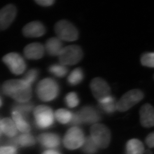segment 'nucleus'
<instances>
[{
    "mask_svg": "<svg viewBox=\"0 0 154 154\" xmlns=\"http://www.w3.org/2000/svg\"><path fill=\"white\" fill-rule=\"evenodd\" d=\"M2 91L18 103H26L32 97L31 86L23 79H11L2 85Z\"/></svg>",
    "mask_w": 154,
    "mask_h": 154,
    "instance_id": "obj_1",
    "label": "nucleus"
},
{
    "mask_svg": "<svg viewBox=\"0 0 154 154\" xmlns=\"http://www.w3.org/2000/svg\"><path fill=\"white\" fill-rule=\"evenodd\" d=\"M59 93V85L52 78H47L42 79L37 87V94L39 98L45 102H50L56 99Z\"/></svg>",
    "mask_w": 154,
    "mask_h": 154,
    "instance_id": "obj_2",
    "label": "nucleus"
},
{
    "mask_svg": "<svg viewBox=\"0 0 154 154\" xmlns=\"http://www.w3.org/2000/svg\"><path fill=\"white\" fill-rule=\"evenodd\" d=\"M35 123L40 129H45L52 126L54 122V114L52 109L44 105L36 107L33 111Z\"/></svg>",
    "mask_w": 154,
    "mask_h": 154,
    "instance_id": "obj_3",
    "label": "nucleus"
},
{
    "mask_svg": "<svg viewBox=\"0 0 154 154\" xmlns=\"http://www.w3.org/2000/svg\"><path fill=\"white\" fill-rule=\"evenodd\" d=\"M83 55L82 50L79 46L70 45L63 48L58 56L61 64L66 66L77 64L82 60Z\"/></svg>",
    "mask_w": 154,
    "mask_h": 154,
    "instance_id": "obj_4",
    "label": "nucleus"
},
{
    "mask_svg": "<svg viewBox=\"0 0 154 154\" xmlns=\"http://www.w3.org/2000/svg\"><path fill=\"white\" fill-rule=\"evenodd\" d=\"M144 98V94L138 89H134L125 94L117 101L116 110L125 112L131 109L134 105L140 102Z\"/></svg>",
    "mask_w": 154,
    "mask_h": 154,
    "instance_id": "obj_5",
    "label": "nucleus"
},
{
    "mask_svg": "<svg viewBox=\"0 0 154 154\" xmlns=\"http://www.w3.org/2000/svg\"><path fill=\"white\" fill-rule=\"evenodd\" d=\"M91 138L99 148L105 149L109 145L111 133L107 127L100 123L93 125L90 129Z\"/></svg>",
    "mask_w": 154,
    "mask_h": 154,
    "instance_id": "obj_6",
    "label": "nucleus"
},
{
    "mask_svg": "<svg viewBox=\"0 0 154 154\" xmlns=\"http://www.w3.org/2000/svg\"><path fill=\"white\" fill-rule=\"evenodd\" d=\"M55 32L58 38L61 41H73L78 38L77 28L66 20H61L55 24Z\"/></svg>",
    "mask_w": 154,
    "mask_h": 154,
    "instance_id": "obj_7",
    "label": "nucleus"
},
{
    "mask_svg": "<svg viewBox=\"0 0 154 154\" xmlns=\"http://www.w3.org/2000/svg\"><path fill=\"white\" fill-rule=\"evenodd\" d=\"M85 139L82 130L78 127H73L67 131L63 142L67 149H75L83 146Z\"/></svg>",
    "mask_w": 154,
    "mask_h": 154,
    "instance_id": "obj_8",
    "label": "nucleus"
},
{
    "mask_svg": "<svg viewBox=\"0 0 154 154\" xmlns=\"http://www.w3.org/2000/svg\"><path fill=\"white\" fill-rule=\"evenodd\" d=\"M3 62L8 67L12 73L16 75L21 74L26 69V63L22 57L16 53H11L5 55Z\"/></svg>",
    "mask_w": 154,
    "mask_h": 154,
    "instance_id": "obj_9",
    "label": "nucleus"
},
{
    "mask_svg": "<svg viewBox=\"0 0 154 154\" xmlns=\"http://www.w3.org/2000/svg\"><path fill=\"white\" fill-rule=\"evenodd\" d=\"M94 97L99 101L111 95V89L107 82L101 78H95L90 83Z\"/></svg>",
    "mask_w": 154,
    "mask_h": 154,
    "instance_id": "obj_10",
    "label": "nucleus"
},
{
    "mask_svg": "<svg viewBox=\"0 0 154 154\" xmlns=\"http://www.w3.org/2000/svg\"><path fill=\"white\" fill-rule=\"evenodd\" d=\"M17 14L16 8L13 5H8L0 10V30L8 28Z\"/></svg>",
    "mask_w": 154,
    "mask_h": 154,
    "instance_id": "obj_11",
    "label": "nucleus"
},
{
    "mask_svg": "<svg viewBox=\"0 0 154 154\" xmlns=\"http://www.w3.org/2000/svg\"><path fill=\"white\" fill-rule=\"evenodd\" d=\"M77 112L82 123L95 125L100 119V116L98 111L91 106H85Z\"/></svg>",
    "mask_w": 154,
    "mask_h": 154,
    "instance_id": "obj_12",
    "label": "nucleus"
},
{
    "mask_svg": "<svg viewBox=\"0 0 154 154\" xmlns=\"http://www.w3.org/2000/svg\"><path fill=\"white\" fill-rule=\"evenodd\" d=\"M140 121L141 125L144 127L154 126V108L150 104H145L140 108Z\"/></svg>",
    "mask_w": 154,
    "mask_h": 154,
    "instance_id": "obj_13",
    "label": "nucleus"
},
{
    "mask_svg": "<svg viewBox=\"0 0 154 154\" xmlns=\"http://www.w3.org/2000/svg\"><path fill=\"white\" fill-rule=\"evenodd\" d=\"M23 33L27 37H39L45 33L44 25L38 21H34L28 23L23 29Z\"/></svg>",
    "mask_w": 154,
    "mask_h": 154,
    "instance_id": "obj_14",
    "label": "nucleus"
},
{
    "mask_svg": "<svg viewBox=\"0 0 154 154\" xmlns=\"http://www.w3.org/2000/svg\"><path fill=\"white\" fill-rule=\"evenodd\" d=\"M38 140L42 146L47 149H56L60 145V137L54 133H44L39 135Z\"/></svg>",
    "mask_w": 154,
    "mask_h": 154,
    "instance_id": "obj_15",
    "label": "nucleus"
},
{
    "mask_svg": "<svg viewBox=\"0 0 154 154\" xmlns=\"http://www.w3.org/2000/svg\"><path fill=\"white\" fill-rule=\"evenodd\" d=\"M44 46L39 43L28 45L24 49L25 56L29 60H39L44 56Z\"/></svg>",
    "mask_w": 154,
    "mask_h": 154,
    "instance_id": "obj_16",
    "label": "nucleus"
},
{
    "mask_svg": "<svg viewBox=\"0 0 154 154\" xmlns=\"http://www.w3.org/2000/svg\"><path fill=\"white\" fill-rule=\"evenodd\" d=\"M11 116L17 130L25 134L30 132L31 130L30 126L26 120V116L16 111H11Z\"/></svg>",
    "mask_w": 154,
    "mask_h": 154,
    "instance_id": "obj_17",
    "label": "nucleus"
},
{
    "mask_svg": "<svg viewBox=\"0 0 154 154\" xmlns=\"http://www.w3.org/2000/svg\"><path fill=\"white\" fill-rule=\"evenodd\" d=\"M46 50L48 53L52 56L60 55L63 48L62 42L58 38H51L46 44Z\"/></svg>",
    "mask_w": 154,
    "mask_h": 154,
    "instance_id": "obj_18",
    "label": "nucleus"
},
{
    "mask_svg": "<svg viewBox=\"0 0 154 154\" xmlns=\"http://www.w3.org/2000/svg\"><path fill=\"white\" fill-rule=\"evenodd\" d=\"M0 128L6 136L13 138L17 133V128L14 121L10 118H4L0 122Z\"/></svg>",
    "mask_w": 154,
    "mask_h": 154,
    "instance_id": "obj_19",
    "label": "nucleus"
},
{
    "mask_svg": "<svg viewBox=\"0 0 154 154\" xmlns=\"http://www.w3.org/2000/svg\"><path fill=\"white\" fill-rule=\"evenodd\" d=\"M144 148L143 143L137 139L128 141L126 147V154H144Z\"/></svg>",
    "mask_w": 154,
    "mask_h": 154,
    "instance_id": "obj_20",
    "label": "nucleus"
},
{
    "mask_svg": "<svg viewBox=\"0 0 154 154\" xmlns=\"http://www.w3.org/2000/svg\"><path fill=\"white\" fill-rule=\"evenodd\" d=\"M99 107L107 114H111L116 110L117 101L111 95L98 101Z\"/></svg>",
    "mask_w": 154,
    "mask_h": 154,
    "instance_id": "obj_21",
    "label": "nucleus"
},
{
    "mask_svg": "<svg viewBox=\"0 0 154 154\" xmlns=\"http://www.w3.org/2000/svg\"><path fill=\"white\" fill-rule=\"evenodd\" d=\"M13 142L21 147H31L35 143V139L29 134H23L16 138Z\"/></svg>",
    "mask_w": 154,
    "mask_h": 154,
    "instance_id": "obj_22",
    "label": "nucleus"
},
{
    "mask_svg": "<svg viewBox=\"0 0 154 154\" xmlns=\"http://www.w3.org/2000/svg\"><path fill=\"white\" fill-rule=\"evenodd\" d=\"M84 79V72L81 68H77L70 73L67 78L68 83L71 86H76L81 83Z\"/></svg>",
    "mask_w": 154,
    "mask_h": 154,
    "instance_id": "obj_23",
    "label": "nucleus"
},
{
    "mask_svg": "<svg viewBox=\"0 0 154 154\" xmlns=\"http://www.w3.org/2000/svg\"><path fill=\"white\" fill-rule=\"evenodd\" d=\"M73 114L66 109H59L55 112L54 116L57 120L62 124H67L70 123L72 118Z\"/></svg>",
    "mask_w": 154,
    "mask_h": 154,
    "instance_id": "obj_24",
    "label": "nucleus"
},
{
    "mask_svg": "<svg viewBox=\"0 0 154 154\" xmlns=\"http://www.w3.org/2000/svg\"><path fill=\"white\" fill-rule=\"evenodd\" d=\"M34 106L32 103H17L12 106V111H16L21 113L23 116H26L33 109Z\"/></svg>",
    "mask_w": 154,
    "mask_h": 154,
    "instance_id": "obj_25",
    "label": "nucleus"
},
{
    "mask_svg": "<svg viewBox=\"0 0 154 154\" xmlns=\"http://www.w3.org/2000/svg\"><path fill=\"white\" fill-rule=\"evenodd\" d=\"M99 149L97 144L94 142L91 137L86 138L85 143L82 146L83 151L86 154L95 153Z\"/></svg>",
    "mask_w": 154,
    "mask_h": 154,
    "instance_id": "obj_26",
    "label": "nucleus"
},
{
    "mask_svg": "<svg viewBox=\"0 0 154 154\" xmlns=\"http://www.w3.org/2000/svg\"><path fill=\"white\" fill-rule=\"evenodd\" d=\"M49 71L56 77L61 78L66 75L68 70L66 66L62 64H54L50 66Z\"/></svg>",
    "mask_w": 154,
    "mask_h": 154,
    "instance_id": "obj_27",
    "label": "nucleus"
},
{
    "mask_svg": "<svg viewBox=\"0 0 154 154\" xmlns=\"http://www.w3.org/2000/svg\"><path fill=\"white\" fill-rule=\"evenodd\" d=\"M65 102L68 107L70 108H74L79 104V99L76 93L71 92L66 95L65 98Z\"/></svg>",
    "mask_w": 154,
    "mask_h": 154,
    "instance_id": "obj_28",
    "label": "nucleus"
},
{
    "mask_svg": "<svg viewBox=\"0 0 154 154\" xmlns=\"http://www.w3.org/2000/svg\"><path fill=\"white\" fill-rule=\"evenodd\" d=\"M39 72L38 70L36 69H32L30 70H29L23 78L22 79L23 81H25L26 83H28L29 85L32 86L34 82L36 81L37 78L38 77Z\"/></svg>",
    "mask_w": 154,
    "mask_h": 154,
    "instance_id": "obj_29",
    "label": "nucleus"
},
{
    "mask_svg": "<svg viewBox=\"0 0 154 154\" xmlns=\"http://www.w3.org/2000/svg\"><path fill=\"white\" fill-rule=\"evenodd\" d=\"M142 65L149 67H154V52L144 53L140 59Z\"/></svg>",
    "mask_w": 154,
    "mask_h": 154,
    "instance_id": "obj_30",
    "label": "nucleus"
},
{
    "mask_svg": "<svg viewBox=\"0 0 154 154\" xmlns=\"http://www.w3.org/2000/svg\"><path fill=\"white\" fill-rule=\"evenodd\" d=\"M17 149L14 146H3L0 147V154H17Z\"/></svg>",
    "mask_w": 154,
    "mask_h": 154,
    "instance_id": "obj_31",
    "label": "nucleus"
},
{
    "mask_svg": "<svg viewBox=\"0 0 154 154\" xmlns=\"http://www.w3.org/2000/svg\"><path fill=\"white\" fill-rule=\"evenodd\" d=\"M146 142L149 148H154V132L149 134L147 137Z\"/></svg>",
    "mask_w": 154,
    "mask_h": 154,
    "instance_id": "obj_32",
    "label": "nucleus"
},
{
    "mask_svg": "<svg viewBox=\"0 0 154 154\" xmlns=\"http://www.w3.org/2000/svg\"><path fill=\"white\" fill-rule=\"evenodd\" d=\"M70 123L73 125H79L82 124L78 112L73 114L72 118V121L70 122Z\"/></svg>",
    "mask_w": 154,
    "mask_h": 154,
    "instance_id": "obj_33",
    "label": "nucleus"
},
{
    "mask_svg": "<svg viewBox=\"0 0 154 154\" xmlns=\"http://www.w3.org/2000/svg\"><path fill=\"white\" fill-rule=\"evenodd\" d=\"M36 2L41 6H49L52 5L54 3V1L53 0H38Z\"/></svg>",
    "mask_w": 154,
    "mask_h": 154,
    "instance_id": "obj_34",
    "label": "nucleus"
},
{
    "mask_svg": "<svg viewBox=\"0 0 154 154\" xmlns=\"http://www.w3.org/2000/svg\"><path fill=\"white\" fill-rule=\"evenodd\" d=\"M42 154H62L59 151L54 150V149H48L46 151H45Z\"/></svg>",
    "mask_w": 154,
    "mask_h": 154,
    "instance_id": "obj_35",
    "label": "nucleus"
},
{
    "mask_svg": "<svg viewBox=\"0 0 154 154\" xmlns=\"http://www.w3.org/2000/svg\"><path fill=\"white\" fill-rule=\"evenodd\" d=\"M146 154H152V152L149 150H147V151L146 152Z\"/></svg>",
    "mask_w": 154,
    "mask_h": 154,
    "instance_id": "obj_36",
    "label": "nucleus"
},
{
    "mask_svg": "<svg viewBox=\"0 0 154 154\" xmlns=\"http://www.w3.org/2000/svg\"><path fill=\"white\" fill-rule=\"evenodd\" d=\"M2 100H1V98H0V107L2 106Z\"/></svg>",
    "mask_w": 154,
    "mask_h": 154,
    "instance_id": "obj_37",
    "label": "nucleus"
},
{
    "mask_svg": "<svg viewBox=\"0 0 154 154\" xmlns=\"http://www.w3.org/2000/svg\"><path fill=\"white\" fill-rule=\"evenodd\" d=\"M0 122H1V121H0ZM1 134H2V131H1V128H0V137H1Z\"/></svg>",
    "mask_w": 154,
    "mask_h": 154,
    "instance_id": "obj_38",
    "label": "nucleus"
}]
</instances>
